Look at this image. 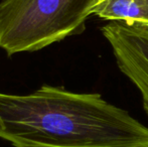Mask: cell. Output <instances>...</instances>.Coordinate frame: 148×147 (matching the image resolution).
Instances as JSON below:
<instances>
[{
    "label": "cell",
    "instance_id": "1",
    "mask_svg": "<svg viewBox=\"0 0 148 147\" xmlns=\"http://www.w3.org/2000/svg\"><path fill=\"white\" fill-rule=\"evenodd\" d=\"M0 138L15 147H148V128L97 93H0Z\"/></svg>",
    "mask_w": 148,
    "mask_h": 147
},
{
    "label": "cell",
    "instance_id": "3",
    "mask_svg": "<svg viewBox=\"0 0 148 147\" xmlns=\"http://www.w3.org/2000/svg\"><path fill=\"white\" fill-rule=\"evenodd\" d=\"M101 32L112 49L121 73L138 90L148 117V26L112 22Z\"/></svg>",
    "mask_w": 148,
    "mask_h": 147
},
{
    "label": "cell",
    "instance_id": "2",
    "mask_svg": "<svg viewBox=\"0 0 148 147\" xmlns=\"http://www.w3.org/2000/svg\"><path fill=\"white\" fill-rule=\"evenodd\" d=\"M100 0H2L0 47L8 55L36 51L85 29Z\"/></svg>",
    "mask_w": 148,
    "mask_h": 147
},
{
    "label": "cell",
    "instance_id": "4",
    "mask_svg": "<svg viewBox=\"0 0 148 147\" xmlns=\"http://www.w3.org/2000/svg\"><path fill=\"white\" fill-rule=\"evenodd\" d=\"M93 14L103 20L148 26V0H100Z\"/></svg>",
    "mask_w": 148,
    "mask_h": 147
}]
</instances>
